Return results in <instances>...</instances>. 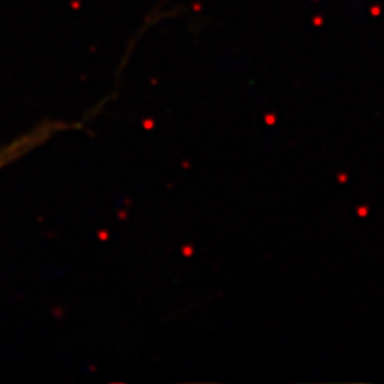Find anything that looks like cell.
<instances>
[{
  "mask_svg": "<svg viewBox=\"0 0 384 384\" xmlns=\"http://www.w3.org/2000/svg\"><path fill=\"white\" fill-rule=\"evenodd\" d=\"M53 131H54V127H43L40 130L32 131L31 135H26L24 138L16 140L12 144L5 146L3 149H0V168L3 165L12 163L19 156H23L27 151H31L32 147H35L37 144H40L42 141L48 140L50 135H53Z\"/></svg>",
  "mask_w": 384,
  "mask_h": 384,
  "instance_id": "6da1fadb",
  "label": "cell"
}]
</instances>
